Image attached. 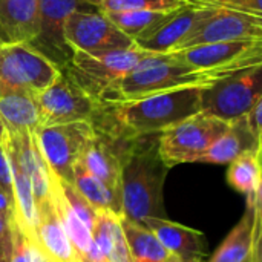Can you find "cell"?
Masks as SVG:
<instances>
[{"mask_svg": "<svg viewBox=\"0 0 262 262\" xmlns=\"http://www.w3.org/2000/svg\"><path fill=\"white\" fill-rule=\"evenodd\" d=\"M201 91L203 88H186L103 104L94 124L132 138L161 134L201 112Z\"/></svg>", "mask_w": 262, "mask_h": 262, "instance_id": "1", "label": "cell"}, {"mask_svg": "<svg viewBox=\"0 0 262 262\" xmlns=\"http://www.w3.org/2000/svg\"><path fill=\"white\" fill-rule=\"evenodd\" d=\"M169 166L160 155L158 138L132 140L121 167L123 216L143 226L149 218H166L163 187Z\"/></svg>", "mask_w": 262, "mask_h": 262, "instance_id": "2", "label": "cell"}, {"mask_svg": "<svg viewBox=\"0 0 262 262\" xmlns=\"http://www.w3.org/2000/svg\"><path fill=\"white\" fill-rule=\"evenodd\" d=\"M233 74V72H232ZM230 74L195 68L173 54H154L138 63L101 98L103 104L120 103L186 88H206Z\"/></svg>", "mask_w": 262, "mask_h": 262, "instance_id": "3", "label": "cell"}, {"mask_svg": "<svg viewBox=\"0 0 262 262\" xmlns=\"http://www.w3.org/2000/svg\"><path fill=\"white\" fill-rule=\"evenodd\" d=\"M150 55L154 54L137 46L101 52H72L71 61L63 71L84 92L101 101L114 84Z\"/></svg>", "mask_w": 262, "mask_h": 262, "instance_id": "4", "label": "cell"}, {"mask_svg": "<svg viewBox=\"0 0 262 262\" xmlns=\"http://www.w3.org/2000/svg\"><path fill=\"white\" fill-rule=\"evenodd\" d=\"M58 69L26 41H9L0 34V94H38L58 75Z\"/></svg>", "mask_w": 262, "mask_h": 262, "instance_id": "5", "label": "cell"}, {"mask_svg": "<svg viewBox=\"0 0 262 262\" xmlns=\"http://www.w3.org/2000/svg\"><path fill=\"white\" fill-rule=\"evenodd\" d=\"M262 98V64L236 71L203 88L201 112L232 123L250 112Z\"/></svg>", "mask_w": 262, "mask_h": 262, "instance_id": "6", "label": "cell"}, {"mask_svg": "<svg viewBox=\"0 0 262 262\" xmlns=\"http://www.w3.org/2000/svg\"><path fill=\"white\" fill-rule=\"evenodd\" d=\"M229 124L227 121L198 112L160 134V155L169 167L183 163H198L229 129Z\"/></svg>", "mask_w": 262, "mask_h": 262, "instance_id": "7", "label": "cell"}, {"mask_svg": "<svg viewBox=\"0 0 262 262\" xmlns=\"http://www.w3.org/2000/svg\"><path fill=\"white\" fill-rule=\"evenodd\" d=\"M94 134L95 126L92 121L38 126L34 130L37 146L49 172L71 184L74 166L81 158V154Z\"/></svg>", "mask_w": 262, "mask_h": 262, "instance_id": "8", "label": "cell"}, {"mask_svg": "<svg viewBox=\"0 0 262 262\" xmlns=\"http://www.w3.org/2000/svg\"><path fill=\"white\" fill-rule=\"evenodd\" d=\"M40 126L66 124L74 121H95L103 103L84 92L64 71L43 91L35 94Z\"/></svg>", "mask_w": 262, "mask_h": 262, "instance_id": "9", "label": "cell"}, {"mask_svg": "<svg viewBox=\"0 0 262 262\" xmlns=\"http://www.w3.org/2000/svg\"><path fill=\"white\" fill-rule=\"evenodd\" d=\"M97 9L83 0H38L34 37L28 41L58 69H64L72 51L64 40V23L74 11Z\"/></svg>", "mask_w": 262, "mask_h": 262, "instance_id": "10", "label": "cell"}, {"mask_svg": "<svg viewBox=\"0 0 262 262\" xmlns=\"http://www.w3.org/2000/svg\"><path fill=\"white\" fill-rule=\"evenodd\" d=\"M64 40L72 52H101L135 46L134 40L100 9L71 12L64 23Z\"/></svg>", "mask_w": 262, "mask_h": 262, "instance_id": "11", "label": "cell"}, {"mask_svg": "<svg viewBox=\"0 0 262 262\" xmlns=\"http://www.w3.org/2000/svg\"><path fill=\"white\" fill-rule=\"evenodd\" d=\"M170 54L200 69L232 74L262 64V40H235L196 45Z\"/></svg>", "mask_w": 262, "mask_h": 262, "instance_id": "12", "label": "cell"}, {"mask_svg": "<svg viewBox=\"0 0 262 262\" xmlns=\"http://www.w3.org/2000/svg\"><path fill=\"white\" fill-rule=\"evenodd\" d=\"M94 126L95 134L84 147L78 161L89 173L121 198V167L134 138L103 126Z\"/></svg>", "mask_w": 262, "mask_h": 262, "instance_id": "13", "label": "cell"}, {"mask_svg": "<svg viewBox=\"0 0 262 262\" xmlns=\"http://www.w3.org/2000/svg\"><path fill=\"white\" fill-rule=\"evenodd\" d=\"M235 40H262V17L213 8L212 12L186 37L180 49Z\"/></svg>", "mask_w": 262, "mask_h": 262, "instance_id": "14", "label": "cell"}, {"mask_svg": "<svg viewBox=\"0 0 262 262\" xmlns=\"http://www.w3.org/2000/svg\"><path fill=\"white\" fill-rule=\"evenodd\" d=\"M212 6H186L167 12L150 29L141 34L134 43L150 54H170L180 49L186 37L212 12Z\"/></svg>", "mask_w": 262, "mask_h": 262, "instance_id": "15", "label": "cell"}, {"mask_svg": "<svg viewBox=\"0 0 262 262\" xmlns=\"http://www.w3.org/2000/svg\"><path fill=\"white\" fill-rule=\"evenodd\" d=\"M35 239L40 250L49 262H80L78 256L63 229L57 209L48 198L35 203Z\"/></svg>", "mask_w": 262, "mask_h": 262, "instance_id": "16", "label": "cell"}, {"mask_svg": "<svg viewBox=\"0 0 262 262\" xmlns=\"http://www.w3.org/2000/svg\"><path fill=\"white\" fill-rule=\"evenodd\" d=\"M157 239L180 261L201 262L204 256L206 239L198 230L169 221L167 218H149L143 223Z\"/></svg>", "mask_w": 262, "mask_h": 262, "instance_id": "17", "label": "cell"}, {"mask_svg": "<svg viewBox=\"0 0 262 262\" xmlns=\"http://www.w3.org/2000/svg\"><path fill=\"white\" fill-rule=\"evenodd\" d=\"M253 150H261V138L253 135L244 115L229 124V129L212 144L198 163L229 164L239 155Z\"/></svg>", "mask_w": 262, "mask_h": 262, "instance_id": "18", "label": "cell"}, {"mask_svg": "<svg viewBox=\"0 0 262 262\" xmlns=\"http://www.w3.org/2000/svg\"><path fill=\"white\" fill-rule=\"evenodd\" d=\"M261 193L247 200V209L241 221L226 236L209 262H247L252 256L253 230L258 212H261Z\"/></svg>", "mask_w": 262, "mask_h": 262, "instance_id": "19", "label": "cell"}, {"mask_svg": "<svg viewBox=\"0 0 262 262\" xmlns=\"http://www.w3.org/2000/svg\"><path fill=\"white\" fill-rule=\"evenodd\" d=\"M0 120L5 132H34L40 126V112L35 94H0Z\"/></svg>", "mask_w": 262, "mask_h": 262, "instance_id": "20", "label": "cell"}, {"mask_svg": "<svg viewBox=\"0 0 262 262\" xmlns=\"http://www.w3.org/2000/svg\"><path fill=\"white\" fill-rule=\"evenodd\" d=\"M38 0H0V34L9 41L34 37Z\"/></svg>", "mask_w": 262, "mask_h": 262, "instance_id": "21", "label": "cell"}, {"mask_svg": "<svg viewBox=\"0 0 262 262\" xmlns=\"http://www.w3.org/2000/svg\"><path fill=\"white\" fill-rule=\"evenodd\" d=\"M92 238L106 262H134L124 239L120 216L111 212H97Z\"/></svg>", "mask_w": 262, "mask_h": 262, "instance_id": "22", "label": "cell"}, {"mask_svg": "<svg viewBox=\"0 0 262 262\" xmlns=\"http://www.w3.org/2000/svg\"><path fill=\"white\" fill-rule=\"evenodd\" d=\"M121 230L134 262H169L175 256L146 227L120 216Z\"/></svg>", "mask_w": 262, "mask_h": 262, "instance_id": "23", "label": "cell"}, {"mask_svg": "<svg viewBox=\"0 0 262 262\" xmlns=\"http://www.w3.org/2000/svg\"><path fill=\"white\" fill-rule=\"evenodd\" d=\"M72 186L80 192V195L98 212H111L117 216H123L121 198L111 192L100 180L86 170V167L78 161L72 172Z\"/></svg>", "mask_w": 262, "mask_h": 262, "instance_id": "24", "label": "cell"}, {"mask_svg": "<svg viewBox=\"0 0 262 262\" xmlns=\"http://www.w3.org/2000/svg\"><path fill=\"white\" fill-rule=\"evenodd\" d=\"M51 200L57 209L58 218L63 224V229L78 256V261L86 256V253L91 249V244L94 241L92 238V232L86 227V224L72 212V209L68 206V203L64 201V198L61 196L57 183H55V177L51 173Z\"/></svg>", "mask_w": 262, "mask_h": 262, "instance_id": "25", "label": "cell"}, {"mask_svg": "<svg viewBox=\"0 0 262 262\" xmlns=\"http://www.w3.org/2000/svg\"><path fill=\"white\" fill-rule=\"evenodd\" d=\"M229 164L227 180L233 189L244 193L247 200L261 193V150L246 152Z\"/></svg>", "mask_w": 262, "mask_h": 262, "instance_id": "26", "label": "cell"}, {"mask_svg": "<svg viewBox=\"0 0 262 262\" xmlns=\"http://www.w3.org/2000/svg\"><path fill=\"white\" fill-rule=\"evenodd\" d=\"M103 12V11H101ZM170 11H124V12H104L107 18L134 41L160 21Z\"/></svg>", "mask_w": 262, "mask_h": 262, "instance_id": "27", "label": "cell"}, {"mask_svg": "<svg viewBox=\"0 0 262 262\" xmlns=\"http://www.w3.org/2000/svg\"><path fill=\"white\" fill-rule=\"evenodd\" d=\"M186 0H103L100 11L124 12V11H175L186 6Z\"/></svg>", "mask_w": 262, "mask_h": 262, "instance_id": "28", "label": "cell"}, {"mask_svg": "<svg viewBox=\"0 0 262 262\" xmlns=\"http://www.w3.org/2000/svg\"><path fill=\"white\" fill-rule=\"evenodd\" d=\"M54 175V173H52ZM55 177V175H54ZM55 183H57V187L61 193V196L64 198V201L68 203V206L72 209V212L86 224V227L92 232L94 229V224H95V218H97V210L80 195V192L71 184V183H66V181H61L60 178L55 177Z\"/></svg>", "mask_w": 262, "mask_h": 262, "instance_id": "29", "label": "cell"}, {"mask_svg": "<svg viewBox=\"0 0 262 262\" xmlns=\"http://www.w3.org/2000/svg\"><path fill=\"white\" fill-rule=\"evenodd\" d=\"M203 6L232 9L262 17V0H206Z\"/></svg>", "mask_w": 262, "mask_h": 262, "instance_id": "30", "label": "cell"}, {"mask_svg": "<svg viewBox=\"0 0 262 262\" xmlns=\"http://www.w3.org/2000/svg\"><path fill=\"white\" fill-rule=\"evenodd\" d=\"M8 262H31L29 250H28V239L12 221L11 216V253Z\"/></svg>", "mask_w": 262, "mask_h": 262, "instance_id": "31", "label": "cell"}, {"mask_svg": "<svg viewBox=\"0 0 262 262\" xmlns=\"http://www.w3.org/2000/svg\"><path fill=\"white\" fill-rule=\"evenodd\" d=\"M0 187L12 198V170L3 138L0 140Z\"/></svg>", "mask_w": 262, "mask_h": 262, "instance_id": "32", "label": "cell"}, {"mask_svg": "<svg viewBox=\"0 0 262 262\" xmlns=\"http://www.w3.org/2000/svg\"><path fill=\"white\" fill-rule=\"evenodd\" d=\"M262 98H259L255 106L250 109V112L246 115V120H247V124L250 127V130L253 132L255 137L261 138L262 140Z\"/></svg>", "mask_w": 262, "mask_h": 262, "instance_id": "33", "label": "cell"}, {"mask_svg": "<svg viewBox=\"0 0 262 262\" xmlns=\"http://www.w3.org/2000/svg\"><path fill=\"white\" fill-rule=\"evenodd\" d=\"M12 212H14V201H12V198L0 187V215L12 216Z\"/></svg>", "mask_w": 262, "mask_h": 262, "instance_id": "34", "label": "cell"}, {"mask_svg": "<svg viewBox=\"0 0 262 262\" xmlns=\"http://www.w3.org/2000/svg\"><path fill=\"white\" fill-rule=\"evenodd\" d=\"M9 253H11V227L9 232L3 238H0V262L8 261Z\"/></svg>", "mask_w": 262, "mask_h": 262, "instance_id": "35", "label": "cell"}, {"mask_svg": "<svg viewBox=\"0 0 262 262\" xmlns=\"http://www.w3.org/2000/svg\"><path fill=\"white\" fill-rule=\"evenodd\" d=\"M11 227V216L8 215H0V238H3Z\"/></svg>", "mask_w": 262, "mask_h": 262, "instance_id": "36", "label": "cell"}, {"mask_svg": "<svg viewBox=\"0 0 262 262\" xmlns=\"http://www.w3.org/2000/svg\"><path fill=\"white\" fill-rule=\"evenodd\" d=\"M83 2H86L88 5H91V6L97 8V9H100V6H101V2H103V0H83Z\"/></svg>", "mask_w": 262, "mask_h": 262, "instance_id": "37", "label": "cell"}, {"mask_svg": "<svg viewBox=\"0 0 262 262\" xmlns=\"http://www.w3.org/2000/svg\"><path fill=\"white\" fill-rule=\"evenodd\" d=\"M187 3H192V5H198V6H203V3L206 2V0H186Z\"/></svg>", "mask_w": 262, "mask_h": 262, "instance_id": "38", "label": "cell"}, {"mask_svg": "<svg viewBox=\"0 0 262 262\" xmlns=\"http://www.w3.org/2000/svg\"><path fill=\"white\" fill-rule=\"evenodd\" d=\"M5 137V127H3V123H2V120H0V140Z\"/></svg>", "mask_w": 262, "mask_h": 262, "instance_id": "39", "label": "cell"}, {"mask_svg": "<svg viewBox=\"0 0 262 262\" xmlns=\"http://www.w3.org/2000/svg\"><path fill=\"white\" fill-rule=\"evenodd\" d=\"M169 262H184V261H180V259H178V258H173V259H172V261H169Z\"/></svg>", "mask_w": 262, "mask_h": 262, "instance_id": "40", "label": "cell"}, {"mask_svg": "<svg viewBox=\"0 0 262 262\" xmlns=\"http://www.w3.org/2000/svg\"><path fill=\"white\" fill-rule=\"evenodd\" d=\"M247 262H250V261H247Z\"/></svg>", "mask_w": 262, "mask_h": 262, "instance_id": "41", "label": "cell"}, {"mask_svg": "<svg viewBox=\"0 0 262 262\" xmlns=\"http://www.w3.org/2000/svg\"><path fill=\"white\" fill-rule=\"evenodd\" d=\"M6 262H8V261H6Z\"/></svg>", "mask_w": 262, "mask_h": 262, "instance_id": "42", "label": "cell"}]
</instances>
